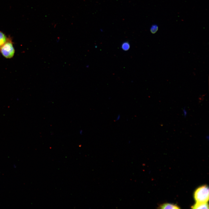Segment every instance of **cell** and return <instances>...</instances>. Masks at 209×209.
I'll use <instances>...</instances> for the list:
<instances>
[{"label":"cell","instance_id":"7","mask_svg":"<svg viewBox=\"0 0 209 209\" xmlns=\"http://www.w3.org/2000/svg\"><path fill=\"white\" fill-rule=\"evenodd\" d=\"M158 29V26L157 25L154 24L152 25L150 28V31L153 34L156 33Z\"/></svg>","mask_w":209,"mask_h":209},{"label":"cell","instance_id":"2","mask_svg":"<svg viewBox=\"0 0 209 209\" xmlns=\"http://www.w3.org/2000/svg\"><path fill=\"white\" fill-rule=\"evenodd\" d=\"M15 49L12 42L9 38L6 43L0 48V53L5 58L10 59L14 56Z\"/></svg>","mask_w":209,"mask_h":209},{"label":"cell","instance_id":"9","mask_svg":"<svg viewBox=\"0 0 209 209\" xmlns=\"http://www.w3.org/2000/svg\"><path fill=\"white\" fill-rule=\"evenodd\" d=\"M120 114H118L116 117V121H118L120 120Z\"/></svg>","mask_w":209,"mask_h":209},{"label":"cell","instance_id":"3","mask_svg":"<svg viewBox=\"0 0 209 209\" xmlns=\"http://www.w3.org/2000/svg\"><path fill=\"white\" fill-rule=\"evenodd\" d=\"M193 209H208L209 206L207 202H196L194 205L192 206Z\"/></svg>","mask_w":209,"mask_h":209},{"label":"cell","instance_id":"5","mask_svg":"<svg viewBox=\"0 0 209 209\" xmlns=\"http://www.w3.org/2000/svg\"><path fill=\"white\" fill-rule=\"evenodd\" d=\"M8 39L6 35L0 31V48L6 43Z\"/></svg>","mask_w":209,"mask_h":209},{"label":"cell","instance_id":"6","mask_svg":"<svg viewBox=\"0 0 209 209\" xmlns=\"http://www.w3.org/2000/svg\"><path fill=\"white\" fill-rule=\"evenodd\" d=\"M130 47L129 44L127 42H123L121 46L122 49L125 51L128 50L129 49Z\"/></svg>","mask_w":209,"mask_h":209},{"label":"cell","instance_id":"4","mask_svg":"<svg viewBox=\"0 0 209 209\" xmlns=\"http://www.w3.org/2000/svg\"><path fill=\"white\" fill-rule=\"evenodd\" d=\"M161 209H179L180 208L177 205L170 203H165L159 206Z\"/></svg>","mask_w":209,"mask_h":209},{"label":"cell","instance_id":"8","mask_svg":"<svg viewBox=\"0 0 209 209\" xmlns=\"http://www.w3.org/2000/svg\"><path fill=\"white\" fill-rule=\"evenodd\" d=\"M183 115L185 117L186 116L187 112L185 108L183 109Z\"/></svg>","mask_w":209,"mask_h":209},{"label":"cell","instance_id":"1","mask_svg":"<svg viewBox=\"0 0 209 209\" xmlns=\"http://www.w3.org/2000/svg\"><path fill=\"white\" fill-rule=\"evenodd\" d=\"M194 197L197 202H207L209 200V189L206 185L199 187L195 191Z\"/></svg>","mask_w":209,"mask_h":209}]
</instances>
